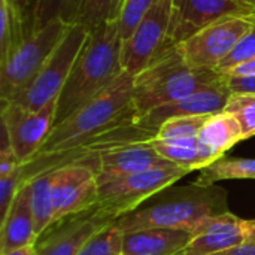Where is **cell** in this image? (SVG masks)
<instances>
[{
	"label": "cell",
	"mask_w": 255,
	"mask_h": 255,
	"mask_svg": "<svg viewBox=\"0 0 255 255\" xmlns=\"http://www.w3.org/2000/svg\"><path fill=\"white\" fill-rule=\"evenodd\" d=\"M133 84L134 75L124 72L103 93L55 126L39 154L22 164L21 184L40 166L91 143L117 127L134 124L137 117L133 108Z\"/></svg>",
	"instance_id": "6da1fadb"
},
{
	"label": "cell",
	"mask_w": 255,
	"mask_h": 255,
	"mask_svg": "<svg viewBox=\"0 0 255 255\" xmlns=\"http://www.w3.org/2000/svg\"><path fill=\"white\" fill-rule=\"evenodd\" d=\"M229 212V194L223 187L190 185L167 187L137 209L118 217L112 226L121 233L143 229H175L194 233L209 220Z\"/></svg>",
	"instance_id": "7a4b0ae2"
},
{
	"label": "cell",
	"mask_w": 255,
	"mask_h": 255,
	"mask_svg": "<svg viewBox=\"0 0 255 255\" xmlns=\"http://www.w3.org/2000/svg\"><path fill=\"white\" fill-rule=\"evenodd\" d=\"M123 42L118 22H103L90 30L69 78L57 99L55 126L103 93L123 73Z\"/></svg>",
	"instance_id": "3957f363"
},
{
	"label": "cell",
	"mask_w": 255,
	"mask_h": 255,
	"mask_svg": "<svg viewBox=\"0 0 255 255\" xmlns=\"http://www.w3.org/2000/svg\"><path fill=\"white\" fill-rule=\"evenodd\" d=\"M221 79L223 75L215 69L190 66L178 45L167 46L142 72L134 75L133 108L136 117L140 118L158 106L185 99Z\"/></svg>",
	"instance_id": "277c9868"
},
{
	"label": "cell",
	"mask_w": 255,
	"mask_h": 255,
	"mask_svg": "<svg viewBox=\"0 0 255 255\" xmlns=\"http://www.w3.org/2000/svg\"><path fill=\"white\" fill-rule=\"evenodd\" d=\"M70 25L52 21L30 33L25 40L0 63V102H15L45 66Z\"/></svg>",
	"instance_id": "5b68a950"
},
{
	"label": "cell",
	"mask_w": 255,
	"mask_h": 255,
	"mask_svg": "<svg viewBox=\"0 0 255 255\" xmlns=\"http://www.w3.org/2000/svg\"><path fill=\"white\" fill-rule=\"evenodd\" d=\"M88 34L90 28L85 25H70L28 88L10 103H16L27 111L36 112L57 100Z\"/></svg>",
	"instance_id": "8992f818"
},
{
	"label": "cell",
	"mask_w": 255,
	"mask_h": 255,
	"mask_svg": "<svg viewBox=\"0 0 255 255\" xmlns=\"http://www.w3.org/2000/svg\"><path fill=\"white\" fill-rule=\"evenodd\" d=\"M190 172L178 167H158L142 173L97 179L99 182V206L115 220L137 209L148 199L161 190L172 187Z\"/></svg>",
	"instance_id": "52a82bcc"
},
{
	"label": "cell",
	"mask_w": 255,
	"mask_h": 255,
	"mask_svg": "<svg viewBox=\"0 0 255 255\" xmlns=\"http://www.w3.org/2000/svg\"><path fill=\"white\" fill-rule=\"evenodd\" d=\"M255 16H226L181 42L179 51L193 67L217 69L254 27Z\"/></svg>",
	"instance_id": "ba28073f"
},
{
	"label": "cell",
	"mask_w": 255,
	"mask_h": 255,
	"mask_svg": "<svg viewBox=\"0 0 255 255\" xmlns=\"http://www.w3.org/2000/svg\"><path fill=\"white\" fill-rule=\"evenodd\" d=\"M55 112L57 100L36 112L27 111L16 103H1V127L6 130L12 149L21 164L33 160L45 145L55 127Z\"/></svg>",
	"instance_id": "9c48e42d"
},
{
	"label": "cell",
	"mask_w": 255,
	"mask_h": 255,
	"mask_svg": "<svg viewBox=\"0 0 255 255\" xmlns=\"http://www.w3.org/2000/svg\"><path fill=\"white\" fill-rule=\"evenodd\" d=\"M115 221L99 203L49 226L36 241L34 255H78L87 242Z\"/></svg>",
	"instance_id": "30bf717a"
},
{
	"label": "cell",
	"mask_w": 255,
	"mask_h": 255,
	"mask_svg": "<svg viewBox=\"0 0 255 255\" xmlns=\"http://www.w3.org/2000/svg\"><path fill=\"white\" fill-rule=\"evenodd\" d=\"M172 16L170 0H158L139 22L131 36L123 42L121 61L124 72L137 75L169 45Z\"/></svg>",
	"instance_id": "8fae6325"
},
{
	"label": "cell",
	"mask_w": 255,
	"mask_h": 255,
	"mask_svg": "<svg viewBox=\"0 0 255 255\" xmlns=\"http://www.w3.org/2000/svg\"><path fill=\"white\" fill-rule=\"evenodd\" d=\"M51 172L54 223L84 212L99 203L97 173L88 163H70Z\"/></svg>",
	"instance_id": "7c38bea8"
},
{
	"label": "cell",
	"mask_w": 255,
	"mask_h": 255,
	"mask_svg": "<svg viewBox=\"0 0 255 255\" xmlns=\"http://www.w3.org/2000/svg\"><path fill=\"white\" fill-rule=\"evenodd\" d=\"M169 45H179L206 25L226 16H255L242 0H170Z\"/></svg>",
	"instance_id": "4fadbf2b"
},
{
	"label": "cell",
	"mask_w": 255,
	"mask_h": 255,
	"mask_svg": "<svg viewBox=\"0 0 255 255\" xmlns=\"http://www.w3.org/2000/svg\"><path fill=\"white\" fill-rule=\"evenodd\" d=\"M230 94H232V91L227 88L224 75H223L221 81H218L212 85H208L185 99H181L173 103H167V105L152 109L151 112L137 118L136 126L157 134V130L166 121H169L172 118L214 115V114L223 112Z\"/></svg>",
	"instance_id": "5bb4252c"
},
{
	"label": "cell",
	"mask_w": 255,
	"mask_h": 255,
	"mask_svg": "<svg viewBox=\"0 0 255 255\" xmlns=\"http://www.w3.org/2000/svg\"><path fill=\"white\" fill-rule=\"evenodd\" d=\"M97 179L120 178L158 167L175 166L166 160L149 140H133L126 143L111 145L99 154Z\"/></svg>",
	"instance_id": "9a60e30c"
},
{
	"label": "cell",
	"mask_w": 255,
	"mask_h": 255,
	"mask_svg": "<svg viewBox=\"0 0 255 255\" xmlns=\"http://www.w3.org/2000/svg\"><path fill=\"white\" fill-rule=\"evenodd\" d=\"M245 242H248V220L229 211L196 230L181 255H215Z\"/></svg>",
	"instance_id": "2e32d148"
},
{
	"label": "cell",
	"mask_w": 255,
	"mask_h": 255,
	"mask_svg": "<svg viewBox=\"0 0 255 255\" xmlns=\"http://www.w3.org/2000/svg\"><path fill=\"white\" fill-rule=\"evenodd\" d=\"M37 241L30 184H21L4 220L0 223V255L34 247Z\"/></svg>",
	"instance_id": "e0dca14e"
},
{
	"label": "cell",
	"mask_w": 255,
	"mask_h": 255,
	"mask_svg": "<svg viewBox=\"0 0 255 255\" xmlns=\"http://www.w3.org/2000/svg\"><path fill=\"white\" fill-rule=\"evenodd\" d=\"M193 233L175 229H143L123 233V255H181Z\"/></svg>",
	"instance_id": "ac0fdd59"
},
{
	"label": "cell",
	"mask_w": 255,
	"mask_h": 255,
	"mask_svg": "<svg viewBox=\"0 0 255 255\" xmlns=\"http://www.w3.org/2000/svg\"><path fill=\"white\" fill-rule=\"evenodd\" d=\"M244 139L242 127L238 120L223 111L211 115L199 131V146L203 148L214 161L226 157V154Z\"/></svg>",
	"instance_id": "d6986e66"
},
{
	"label": "cell",
	"mask_w": 255,
	"mask_h": 255,
	"mask_svg": "<svg viewBox=\"0 0 255 255\" xmlns=\"http://www.w3.org/2000/svg\"><path fill=\"white\" fill-rule=\"evenodd\" d=\"M84 0H31L28 27L33 31L43 28L52 21H63L75 25Z\"/></svg>",
	"instance_id": "ffe728a7"
},
{
	"label": "cell",
	"mask_w": 255,
	"mask_h": 255,
	"mask_svg": "<svg viewBox=\"0 0 255 255\" xmlns=\"http://www.w3.org/2000/svg\"><path fill=\"white\" fill-rule=\"evenodd\" d=\"M149 143L172 164L188 172L202 170L214 163V158L199 146V142H167L152 137Z\"/></svg>",
	"instance_id": "44dd1931"
},
{
	"label": "cell",
	"mask_w": 255,
	"mask_h": 255,
	"mask_svg": "<svg viewBox=\"0 0 255 255\" xmlns=\"http://www.w3.org/2000/svg\"><path fill=\"white\" fill-rule=\"evenodd\" d=\"M0 63H3L30 34L24 16L9 0H0Z\"/></svg>",
	"instance_id": "7402d4cb"
},
{
	"label": "cell",
	"mask_w": 255,
	"mask_h": 255,
	"mask_svg": "<svg viewBox=\"0 0 255 255\" xmlns=\"http://www.w3.org/2000/svg\"><path fill=\"white\" fill-rule=\"evenodd\" d=\"M27 184V182H25ZM31 188V209L37 238L54 223L52 172H45L28 181Z\"/></svg>",
	"instance_id": "603a6c76"
},
{
	"label": "cell",
	"mask_w": 255,
	"mask_h": 255,
	"mask_svg": "<svg viewBox=\"0 0 255 255\" xmlns=\"http://www.w3.org/2000/svg\"><path fill=\"white\" fill-rule=\"evenodd\" d=\"M199 172L196 182L203 185H215L226 179H255V158L223 157Z\"/></svg>",
	"instance_id": "cb8c5ba5"
},
{
	"label": "cell",
	"mask_w": 255,
	"mask_h": 255,
	"mask_svg": "<svg viewBox=\"0 0 255 255\" xmlns=\"http://www.w3.org/2000/svg\"><path fill=\"white\" fill-rule=\"evenodd\" d=\"M211 115L181 117L166 121L155 134V139L167 142H197L199 131Z\"/></svg>",
	"instance_id": "d4e9b609"
},
{
	"label": "cell",
	"mask_w": 255,
	"mask_h": 255,
	"mask_svg": "<svg viewBox=\"0 0 255 255\" xmlns=\"http://www.w3.org/2000/svg\"><path fill=\"white\" fill-rule=\"evenodd\" d=\"M123 0H84L76 24L96 28L103 22L117 21Z\"/></svg>",
	"instance_id": "484cf974"
},
{
	"label": "cell",
	"mask_w": 255,
	"mask_h": 255,
	"mask_svg": "<svg viewBox=\"0 0 255 255\" xmlns=\"http://www.w3.org/2000/svg\"><path fill=\"white\" fill-rule=\"evenodd\" d=\"M224 111L238 120L242 127L244 139L255 136V94L232 93Z\"/></svg>",
	"instance_id": "4316f807"
},
{
	"label": "cell",
	"mask_w": 255,
	"mask_h": 255,
	"mask_svg": "<svg viewBox=\"0 0 255 255\" xmlns=\"http://www.w3.org/2000/svg\"><path fill=\"white\" fill-rule=\"evenodd\" d=\"M158 0H124L121 4L118 22V31L121 42L127 40L139 22L146 16V13L154 7Z\"/></svg>",
	"instance_id": "83f0119b"
},
{
	"label": "cell",
	"mask_w": 255,
	"mask_h": 255,
	"mask_svg": "<svg viewBox=\"0 0 255 255\" xmlns=\"http://www.w3.org/2000/svg\"><path fill=\"white\" fill-rule=\"evenodd\" d=\"M123 233L112 224L93 236L78 255H121Z\"/></svg>",
	"instance_id": "f1b7e54d"
},
{
	"label": "cell",
	"mask_w": 255,
	"mask_h": 255,
	"mask_svg": "<svg viewBox=\"0 0 255 255\" xmlns=\"http://www.w3.org/2000/svg\"><path fill=\"white\" fill-rule=\"evenodd\" d=\"M255 61V24L254 27L250 30V33L236 45V48L232 51V54L215 69L221 75L229 72L230 69Z\"/></svg>",
	"instance_id": "f546056e"
},
{
	"label": "cell",
	"mask_w": 255,
	"mask_h": 255,
	"mask_svg": "<svg viewBox=\"0 0 255 255\" xmlns=\"http://www.w3.org/2000/svg\"><path fill=\"white\" fill-rule=\"evenodd\" d=\"M21 178H22V166L6 175L0 176V223L4 220L19 187H21Z\"/></svg>",
	"instance_id": "4dcf8cb0"
},
{
	"label": "cell",
	"mask_w": 255,
	"mask_h": 255,
	"mask_svg": "<svg viewBox=\"0 0 255 255\" xmlns=\"http://www.w3.org/2000/svg\"><path fill=\"white\" fill-rule=\"evenodd\" d=\"M226 85L232 93L255 94V75L248 76H224Z\"/></svg>",
	"instance_id": "1f68e13d"
},
{
	"label": "cell",
	"mask_w": 255,
	"mask_h": 255,
	"mask_svg": "<svg viewBox=\"0 0 255 255\" xmlns=\"http://www.w3.org/2000/svg\"><path fill=\"white\" fill-rule=\"evenodd\" d=\"M215 255H255V244L254 242H245L242 245H238L235 248H230L224 253Z\"/></svg>",
	"instance_id": "d6a6232c"
},
{
	"label": "cell",
	"mask_w": 255,
	"mask_h": 255,
	"mask_svg": "<svg viewBox=\"0 0 255 255\" xmlns=\"http://www.w3.org/2000/svg\"><path fill=\"white\" fill-rule=\"evenodd\" d=\"M248 75H255V61L236 66L224 73V76H248Z\"/></svg>",
	"instance_id": "836d02e7"
},
{
	"label": "cell",
	"mask_w": 255,
	"mask_h": 255,
	"mask_svg": "<svg viewBox=\"0 0 255 255\" xmlns=\"http://www.w3.org/2000/svg\"><path fill=\"white\" fill-rule=\"evenodd\" d=\"M16 9H18V12L24 16V19H25V22H27V27H28V12H30V3H31V0H9ZM28 30H30V27H28ZM30 33H31V30H30Z\"/></svg>",
	"instance_id": "e575fe53"
},
{
	"label": "cell",
	"mask_w": 255,
	"mask_h": 255,
	"mask_svg": "<svg viewBox=\"0 0 255 255\" xmlns=\"http://www.w3.org/2000/svg\"><path fill=\"white\" fill-rule=\"evenodd\" d=\"M248 242L255 244V218L248 220Z\"/></svg>",
	"instance_id": "d590c367"
},
{
	"label": "cell",
	"mask_w": 255,
	"mask_h": 255,
	"mask_svg": "<svg viewBox=\"0 0 255 255\" xmlns=\"http://www.w3.org/2000/svg\"><path fill=\"white\" fill-rule=\"evenodd\" d=\"M6 255H34V247H27V248H22V250H16V251H12Z\"/></svg>",
	"instance_id": "8d00e7d4"
},
{
	"label": "cell",
	"mask_w": 255,
	"mask_h": 255,
	"mask_svg": "<svg viewBox=\"0 0 255 255\" xmlns=\"http://www.w3.org/2000/svg\"><path fill=\"white\" fill-rule=\"evenodd\" d=\"M242 1H244V3H247L248 6H251V7L255 10V0H242Z\"/></svg>",
	"instance_id": "74e56055"
},
{
	"label": "cell",
	"mask_w": 255,
	"mask_h": 255,
	"mask_svg": "<svg viewBox=\"0 0 255 255\" xmlns=\"http://www.w3.org/2000/svg\"><path fill=\"white\" fill-rule=\"evenodd\" d=\"M123 1H124V0H123Z\"/></svg>",
	"instance_id": "f35d334b"
},
{
	"label": "cell",
	"mask_w": 255,
	"mask_h": 255,
	"mask_svg": "<svg viewBox=\"0 0 255 255\" xmlns=\"http://www.w3.org/2000/svg\"><path fill=\"white\" fill-rule=\"evenodd\" d=\"M121 255H123V254H121Z\"/></svg>",
	"instance_id": "ab89813d"
}]
</instances>
